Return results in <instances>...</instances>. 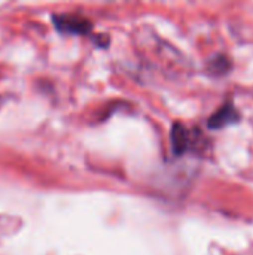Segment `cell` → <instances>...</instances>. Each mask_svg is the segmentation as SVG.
<instances>
[{"label": "cell", "mask_w": 253, "mask_h": 255, "mask_svg": "<svg viewBox=\"0 0 253 255\" xmlns=\"http://www.w3.org/2000/svg\"><path fill=\"white\" fill-rule=\"evenodd\" d=\"M54 25L61 33L69 34H86L91 30V22L76 13H63L54 16Z\"/></svg>", "instance_id": "1"}, {"label": "cell", "mask_w": 253, "mask_h": 255, "mask_svg": "<svg viewBox=\"0 0 253 255\" xmlns=\"http://www.w3.org/2000/svg\"><path fill=\"white\" fill-rule=\"evenodd\" d=\"M195 137L191 133V130H188L183 124H176L173 127L171 131V143H173V149L176 154H183L189 149L194 148L195 145Z\"/></svg>", "instance_id": "2"}, {"label": "cell", "mask_w": 253, "mask_h": 255, "mask_svg": "<svg viewBox=\"0 0 253 255\" xmlns=\"http://www.w3.org/2000/svg\"><path fill=\"white\" fill-rule=\"evenodd\" d=\"M239 120V112L234 109V106L230 103L224 105L222 108H219L210 118H209V127L210 128H222L234 121Z\"/></svg>", "instance_id": "3"}, {"label": "cell", "mask_w": 253, "mask_h": 255, "mask_svg": "<svg viewBox=\"0 0 253 255\" xmlns=\"http://www.w3.org/2000/svg\"><path fill=\"white\" fill-rule=\"evenodd\" d=\"M230 69V61L225 57H218L215 60L210 61L209 64V70L215 72V73H225Z\"/></svg>", "instance_id": "4"}]
</instances>
